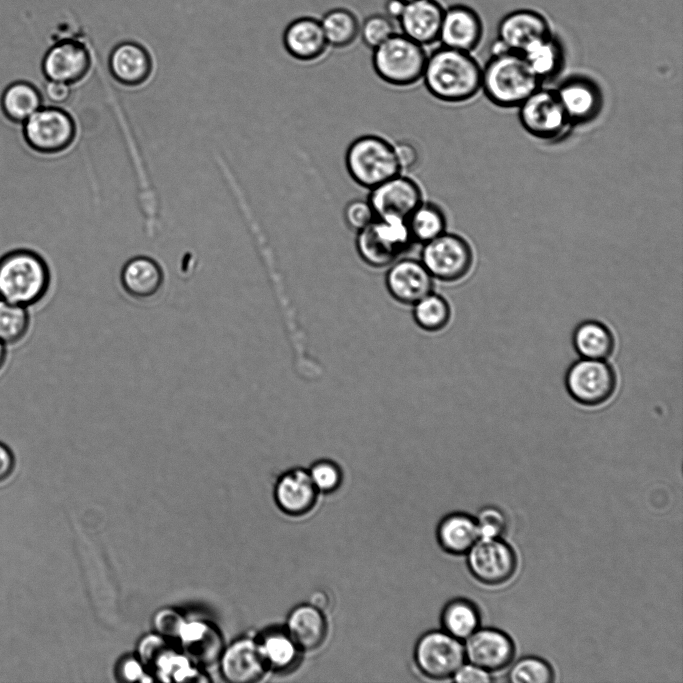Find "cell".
I'll return each instance as SVG.
<instances>
[{
  "label": "cell",
  "mask_w": 683,
  "mask_h": 683,
  "mask_svg": "<svg viewBox=\"0 0 683 683\" xmlns=\"http://www.w3.org/2000/svg\"><path fill=\"white\" fill-rule=\"evenodd\" d=\"M481 76L482 68L471 53L438 45L427 55L421 80L434 98L457 104L481 90Z\"/></svg>",
  "instance_id": "6da1fadb"
},
{
  "label": "cell",
  "mask_w": 683,
  "mask_h": 683,
  "mask_svg": "<svg viewBox=\"0 0 683 683\" xmlns=\"http://www.w3.org/2000/svg\"><path fill=\"white\" fill-rule=\"evenodd\" d=\"M51 271L38 252L19 248L0 257V300L25 308L40 304L51 287Z\"/></svg>",
  "instance_id": "7a4b0ae2"
},
{
  "label": "cell",
  "mask_w": 683,
  "mask_h": 683,
  "mask_svg": "<svg viewBox=\"0 0 683 683\" xmlns=\"http://www.w3.org/2000/svg\"><path fill=\"white\" fill-rule=\"evenodd\" d=\"M540 84L525 58L515 52L494 54L482 69L481 89L499 107H518Z\"/></svg>",
  "instance_id": "3957f363"
},
{
  "label": "cell",
  "mask_w": 683,
  "mask_h": 683,
  "mask_svg": "<svg viewBox=\"0 0 683 683\" xmlns=\"http://www.w3.org/2000/svg\"><path fill=\"white\" fill-rule=\"evenodd\" d=\"M427 55L426 47L395 33L373 49L372 69L388 85L409 87L422 79Z\"/></svg>",
  "instance_id": "277c9868"
},
{
  "label": "cell",
  "mask_w": 683,
  "mask_h": 683,
  "mask_svg": "<svg viewBox=\"0 0 683 683\" xmlns=\"http://www.w3.org/2000/svg\"><path fill=\"white\" fill-rule=\"evenodd\" d=\"M345 166L351 179L369 190L401 173L392 143L375 134L359 136L349 144Z\"/></svg>",
  "instance_id": "5b68a950"
},
{
  "label": "cell",
  "mask_w": 683,
  "mask_h": 683,
  "mask_svg": "<svg viewBox=\"0 0 683 683\" xmlns=\"http://www.w3.org/2000/svg\"><path fill=\"white\" fill-rule=\"evenodd\" d=\"M135 655L154 681H208L205 670L197 666L175 642L155 632L140 639Z\"/></svg>",
  "instance_id": "8992f818"
},
{
  "label": "cell",
  "mask_w": 683,
  "mask_h": 683,
  "mask_svg": "<svg viewBox=\"0 0 683 683\" xmlns=\"http://www.w3.org/2000/svg\"><path fill=\"white\" fill-rule=\"evenodd\" d=\"M413 244L406 220L393 216L376 217L355 239L360 258L374 268L391 265Z\"/></svg>",
  "instance_id": "52a82bcc"
},
{
  "label": "cell",
  "mask_w": 683,
  "mask_h": 683,
  "mask_svg": "<svg viewBox=\"0 0 683 683\" xmlns=\"http://www.w3.org/2000/svg\"><path fill=\"white\" fill-rule=\"evenodd\" d=\"M74 117L60 106H42L23 123L27 145L37 153L55 155L67 151L77 138Z\"/></svg>",
  "instance_id": "ba28073f"
},
{
  "label": "cell",
  "mask_w": 683,
  "mask_h": 683,
  "mask_svg": "<svg viewBox=\"0 0 683 683\" xmlns=\"http://www.w3.org/2000/svg\"><path fill=\"white\" fill-rule=\"evenodd\" d=\"M465 660L464 644L444 630L426 632L414 648L417 669L433 680L452 678Z\"/></svg>",
  "instance_id": "9c48e42d"
},
{
  "label": "cell",
  "mask_w": 683,
  "mask_h": 683,
  "mask_svg": "<svg viewBox=\"0 0 683 683\" xmlns=\"http://www.w3.org/2000/svg\"><path fill=\"white\" fill-rule=\"evenodd\" d=\"M469 242L456 233L445 231L423 244L421 262L434 279L455 282L465 277L473 265Z\"/></svg>",
  "instance_id": "30bf717a"
},
{
  "label": "cell",
  "mask_w": 683,
  "mask_h": 683,
  "mask_svg": "<svg viewBox=\"0 0 683 683\" xmlns=\"http://www.w3.org/2000/svg\"><path fill=\"white\" fill-rule=\"evenodd\" d=\"M617 385L613 367L604 360L582 358L573 362L565 375L571 398L584 406H598L608 401Z\"/></svg>",
  "instance_id": "8fae6325"
},
{
  "label": "cell",
  "mask_w": 683,
  "mask_h": 683,
  "mask_svg": "<svg viewBox=\"0 0 683 683\" xmlns=\"http://www.w3.org/2000/svg\"><path fill=\"white\" fill-rule=\"evenodd\" d=\"M518 107L522 127L535 138L555 140L571 125L555 90L539 87Z\"/></svg>",
  "instance_id": "7c38bea8"
},
{
  "label": "cell",
  "mask_w": 683,
  "mask_h": 683,
  "mask_svg": "<svg viewBox=\"0 0 683 683\" xmlns=\"http://www.w3.org/2000/svg\"><path fill=\"white\" fill-rule=\"evenodd\" d=\"M91 50L74 37H61L45 52L41 70L47 81L74 86L85 80L92 69Z\"/></svg>",
  "instance_id": "4fadbf2b"
},
{
  "label": "cell",
  "mask_w": 683,
  "mask_h": 683,
  "mask_svg": "<svg viewBox=\"0 0 683 683\" xmlns=\"http://www.w3.org/2000/svg\"><path fill=\"white\" fill-rule=\"evenodd\" d=\"M550 37L548 22L541 14L532 10H516L500 21L494 54L510 51L522 55Z\"/></svg>",
  "instance_id": "5bb4252c"
},
{
  "label": "cell",
  "mask_w": 683,
  "mask_h": 683,
  "mask_svg": "<svg viewBox=\"0 0 683 683\" xmlns=\"http://www.w3.org/2000/svg\"><path fill=\"white\" fill-rule=\"evenodd\" d=\"M466 554L470 572L484 584H501L516 568L512 549L498 538H479Z\"/></svg>",
  "instance_id": "9a60e30c"
},
{
  "label": "cell",
  "mask_w": 683,
  "mask_h": 683,
  "mask_svg": "<svg viewBox=\"0 0 683 683\" xmlns=\"http://www.w3.org/2000/svg\"><path fill=\"white\" fill-rule=\"evenodd\" d=\"M367 200L376 217L393 216L407 219L423 201L420 185L401 173L370 189Z\"/></svg>",
  "instance_id": "2e32d148"
},
{
  "label": "cell",
  "mask_w": 683,
  "mask_h": 683,
  "mask_svg": "<svg viewBox=\"0 0 683 683\" xmlns=\"http://www.w3.org/2000/svg\"><path fill=\"white\" fill-rule=\"evenodd\" d=\"M222 677L232 683H255L269 672L255 637L244 636L225 648L217 664Z\"/></svg>",
  "instance_id": "e0dca14e"
},
{
  "label": "cell",
  "mask_w": 683,
  "mask_h": 683,
  "mask_svg": "<svg viewBox=\"0 0 683 683\" xmlns=\"http://www.w3.org/2000/svg\"><path fill=\"white\" fill-rule=\"evenodd\" d=\"M108 69L117 83L136 88L150 80L154 72V61L143 44L135 40H122L110 50Z\"/></svg>",
  "instance_id": "ac0fdd59"
},
{
  "label": "cell",
  "mask_w": 683,
  "mask_h": 683,
  "mask_svg": "<svg viewBox=\"0 0 683 683\" xmlns=\"http://www.w3.org/2000/svg\"><path fill=\"white\" fill-rule=\"evenodd\" d=\"M175 643L203 670L217 665L225 648L219 629L204 619H186Z\"/></svg>",
  "instance_id": "d6986e66"
},
{
  "label": "cell",
  "mask_w": 683,
  "mask_h": 683,
  "mask_svg": "<svg viewBox=\"0 0 683 683\" xmlns=\"http://www.w3.org/2000/svg\"><path fill=\"white\" fill-rule=\"evenodd\" d=\"M482 21L468 5L456 4L444 9L438 35L441 46L471 53L480 43Z\"/></svg>",
  "instance_id": "ffe728a7"
},
{
  "label": "cell",
  "mask_w": 683,
  "mask_h": 683,
  "mask_svg": "<svg viewBox=\"0 0 683 683\" xmlns=\"http://www.w3.org/2000/svg\"><path fill=\"white\" fill-rule=\"evenodd\" d=\"M433 279L421 260L402 258L390 265L385 281L394 299L413 305L433 292Z\"/></svg>",
  "instance_id": "44dd1931"
},
{
  "label": "cell",
  "mask_w": 683,
  "mask_h": 683,
  "mask_svg": "<svg viewBox=\"0 0 683 683\" xmlns=\"http://www.w3.org/2000/svg\"><path fill=\"white\" fill-rule=\"evenodd\" d=\"M319 492L308 470L290 469L279 476L274 486V500L286 515L299 517L315 507Z\"/></svg>",
  "instance_id": "7402d4cb"
},
{
  "label": "cell",
  "mask_w": 683,
  "mask_h": 683,
  "mask_svg": "<svg viewBox=\"0 0 683 683\" xmlns=\"http://www.w3.org/2000/svg\"><path fill=\"white\" fill-rule=\"evenodd\" d=\"M443 13L436 0L406 2L397 21L399 32L424 47L436 45Z\"/></svg>",
  "instance_id": "603a6c76"
},
{
  "label": "cell",
  "mask_w": 683,
  "mask_h": 683,
  "mask_svg": "<svg viewBox=\"0 0 683 683\" xmlns=\"http://www.w3.org/2000/svg\"><path fill=\"white\" fill-rule=\"evenodd\" d=\"M464 644L465 657L469 663L487 671H497L506 667L514 655L511 639L495 629H477Z\"/></svg>",
  "instance_id": "cb8c5ba5"
},
{
  "label": "cell",
  "mask_w": 683,
  "mask_h": 683,
  "mask_svg": "<svg viewBox=\"0 0 683 683\" xmlns=\"http://www.w3.org/2000/svg\"><path fill=\"white\" fill-rule=\"evenodd\" d=\"M555 91L571 125L594 119L601 109L599 88L588 79H569Z\"/></svg>",
  "instance_id": "d4e9b609"
},
{
  "label": "cell",
  "mask_w": 683,
  "mask_h": 683,
  "mask_svg": "<svg viewBox=\"0 0 683 683\" xmlns=\"http://www.w3.org/2000/svg\"><path fill=\"white\" fill-rule=\"evenodd\" d=\"M164 283V271L152 257L139 255L127 260L120 271L123 291L133 299L146 300L156 296Z\"/></svg>",
  "instance_id": "484cf974"
},
{
  "label": "cell",
  "mask_w": 683,
  "mask_h": 683,
  "mask_svg": "<svg viewBox=\"0 0 683 683\" xmlns=\"http://www.w3.org/2000/svg\"><path fill=\"white\" fill-rule=\"evenodd\" d=\"M256 639L269 672L290 673L299 666L303 650L285 627L268 628Z\"/></svg>",
  "instance_id": "4316f807"
},
{
  "label": "cell",
  "mask_w": 683,
  "mask_h": 683,
  "mask_svg": "<svg viewBox=\"0 0 683 683\" xmlns=\"http://www.w3.org/2000/svg\"><path fill=\"white\" fill-rule=\"evenodd\" d=\"M283 45L292 58L303 62L317 60L328 48L320 21L311 17H301L288 24Z\"/></svg>",
  "instance_id": "83f0119b"
},
{
  "label": "cell",
  "mask_w": 683,
  "mask_h": 683,
  "mask_svg": "<svg viewBox=\"0 0 683 683\" xmlns=\"http://www.w3.org/2000/svg\"><path fill=\"white\" fill-rule=\"evenodd\" d=\"M303 652L323 645L328 634V623L323 610L312 603L295 606L284 626Z\"/></svg>",
  "instance_id": "f1b7e54d"
},
{
  "label": "cell",
  "mask_w": 683,
  "mask_h": 683,
  "mask_svg": "<svg viewBox=\"0 0 683 683\" xmlns=\"http://www.w3.org/2000/svg\"><path fill=\"white\" fill-rule=\"evenodd\" d=\"M436 536L441 548L454 555L466 554L479 539L475 519L463 513L445 516L437 526Z\"/></svg>",
  "instance_id": "f546056e"
},
{
  "label": "cell",
  "mask_w": 683,
  "mask_h": 683,
  "mask_svg": "<svg viewBox=\"0 0 683 683\" xmlns=\"http://www.w3.org/2000/svg\"><path fill=\"white\" fill-rule=\"evenodd\" d=\"M0 105L5 117L14 123H24L43 106L39 89L32 83L17 80L3 91Z\"/></svg>",
  "instance_id": "4dcf8cb0"
},
{
  "label": "cell",
  "mask_w": 683,
  "mask_h": 683,
  "mask_svg": "<svg viewBox=\"0 0 683 683\" xmlns=\"http://www.w3.org/2000/svg\"><path fill=\"white\" fill-rule=\"evenodd\" d=\"M572 343L582 358L604 360L613 353L615 339L605 324L586 320L574 329Z\"/></svg>",
  "instance_id": "1f68e13d"
},
{
  "label": "cell",
  "mask_w": 683,
  "mask_h": 683,
  "mask_svg": "<svg viewBox=\"0 0 683 683\" xmlns=\"http://www.w3.org/2000/svg\"><path fill=\"white\" fill-rule=\"evenodd\" d=\"M406 223L414 243L425 244L446 231L444 210L435 202L422 201L407 217Z\"/></svg>",
  "instance_id": "d6a6232c"
},
{
  "label": "cell",
  "mask_w": 683,
  "mask_h": 683,
  "mask_svg": "<svg viewBox=\"0 0 683 683\" xmlns=\"http://www.w3.org/2000/svg\"><path fill=\"white\" fill-rule=\"evenodd\" d=\"M328 46L341 48L351 44L359 35L356 16L344 8H335L319 20Z\"/></svg>",
  "instance_id": "836d02e7"
},
{
  "label": "cell",
  "mask_w": 683,
  "mask_h": 683,
  "mask_svg": "<svg viewBox=\"0 0 683 683\" xmlns=\"http://www.w3.org/2000/svg\"><path fill=\"white\" fill-rule=\"evenodd\" d=\"M441 624L445 632L462 641L478 629L479 614L471 602L455 599L444 607Z\"/></svg>",
  "instance_id": "e575fe53"
},
{
  "label": "cell",
  "mask_w": 683,
  "mask_h": 683,
  "mask_svg": "<svg viewBox=\"0 0 683 683\" xmlns=\"http://www.w3.org/2000/svg\"><path fill=\"white\" fill-rule=\"evenodd\" d=\"M31 317L28 308L0 300V341L15 346L28 335Z\"/></svg>",
  "instance_id": "d590c367"
},
{
  "label": "cell",
  "mask_w": 683,
  "mask_h": 683,
  "mask_svg": "<svg viewBox=\"0 0 683 683\" xmlns=\"http://www.w3.org/2000/svg\"><path fill=\"white\" fill-rule=\"evenodd\" d=\"M413 308V317L423 330L436 332L449 322L451 309L447 301L433 292L418 300Z\"/></svg>",
  "instance_id": "8d00e7d4"
},
{
  "label": "cell",
  "mask_w": 683,
  "mask_h": 683,
  "mask_svg": "<svg viewBox=\"0 0 683 683\" xmlns=\"http://www.w3.org/2000/svg\"><path fill=\"white\" fill-rule=\"evenodd\" d=\"M522 56L541 81L557 74L563 58L560 46L552 37L531 48Z\"/></svg>",
  "instance_id": "74e56055"
},
{
  "label": "cell",
  "mask_w": 683,
  "mask_h": 683,
  "mask_svg": "<svg viewBox=\"0 0 683 683\" xmlns=\"http://www.w3.org/2000/svg\"><path fill=\"white\" fill-rule=\"evenodd\" d=\"M395 33H400L398 23L384 14L368 16L359 28L360 39L370 49H375Z\"/></svg>",
  "instance_id": "f35d334b"
},
{
  "label": "cell",
  "mask_w": 683,
  "mask_h": 683,
  "mask_svg": "<svg viewBox=\"0 0 683 683\" xmlns=\"http://www.w3.org/2000/svg\"><path fill=\"white\" fill-rule=\"evenodd\" d=\"M509 680L514 683H548L553 680V672L542 659L527 657L513 665Z\"/></svg>",
  "instance_id": "ab89813d"
},
{
  "label": "cell",
  "mask_w": 683,
  "mask_h": 683,
  "mask_svg": "<svg viewBox=\"0 0 683 683\" xmlns=\"http://www.w3.org/2000/svg\"><path fill=\"white\" fill-rule=\"evenodd\" d=\"M310 478L319 493H332L342 483L340 467L330 460H319L308 470Z\"/></svg>",
  "instance_id": "60d3db41"
},
{
  "label": "cell",
  "mask_w": 683,
  "mask_h": 683,
  "mask_svg": "<svg viewBox=\"0 0 683 683\" xmlns=\"http://www.w3.org/2000/svg\"><path fill=\"white\" fill-rule=\"evenodd\" d=\"M375 218L374 210L367 199H353L343 210L346 226L356 233L367 227Z\"/></svg>",
  "instance_id": "b9f144b4"
},
{
  "label": "cell",
  "mask_w": 683,
  "mask_h": 683,
  "mask_svg": "<svg viewBox=\"0 0 683 683\" xmlns=\"http://www.w3.org/2000/svg\"><path fill=\"white\" fill-rule=\"evenodd\" d=\"M186 617L176 609L163 608L153 617L154 632L175 642Z\"/></svg>",
  "instance_id": "7bdbcfd3"
},
{
  "label": "cell",
  "mask_w": 683,
  "mask_h": 683,
  "mask_svg": "<svg viewBox=\"0 0 683 683\" xmlns=\"http://www.w3.org/2000/svg\"><path fill=\"white\" fill-rule=\"evenodd\" d=\"M479 538H498L504 531L506 521L504 515L495 508H485L475 519Z\"/></svg>",
  "instance_id": "ee69618b"
},
{
  "label": "cell",
  "mask_w": 683,
  "mask_h": 683,
  "mask_svg": "<svg viewBox=\"0 0 683 683\" xmlns=\"http://www.w3.org/2000/svg\"><path fill=\"white\" fill-rule=\"evenodd\" d=\"M117 676L126 682H152L143 663L136 655L124 657L117 666Z\"/></svg>",
  "instance_id": "f6af8a7d"
},
{
  "label": "cell",
  "mask_w": 683,
  "mask_h": 683,
  "mask_svg": "<svg viewBox=\"0 0 683 683\" xmlns=\"http://www.w3.org/2000/svg\"><path fill=\"white\" fill-rule=\"evenodd\" d=\"M400 171L412 170L419 161V152L414 144L406 140L392 143Z\"/></svg>",
  "instance_id": "bcb514c9"
},
{
  "label": "cell",
  "mask_w": 683,
  "mask_h": 683,
  "mask_svg": "<svg viewBox=\"0 0 683 683\" xmlns=\"http://www.w3.org/2000/svg\"><path fill=\"white\" fill-rule=\"evenodd\" d=\"M452 679L459 683H486L491 681L489 671L472 663L463 664L453 675Z\"/></svg>",
  "instance_id": "7dc6e473"
},
{
  "label": "cell",
  "mask_w": 683,
  "mask_h": 683,
  "mask_svg": "<svg viewBox=\"0 0 683 683\" xmlns=\"http://www.w3.org/2000/svg\"><path fill=\"white\" fill-rule=\"evenodd\" d=\"M46 98L55 106L66 103L72 93V86L56 81H47L44 86Z\"/></svg>",
  "instance_id": "c3c4849f"
},
{
  "label": "cell",
  "mask_w": 683,
  "mask_h": 683,
  "mask_svg": "<svg viewBox=\"0 0 683 683\" xmlns=\"http://www.w3.org/2000/svg\"><path fill=\"white\" fill-rule=\"evenodd\" d=\"M16 465L12 449L0 441V483L6 481L14 472Z\"/></svg>",
  "instance_id": "681fc988"
},
{
  "label": "cell",
  "mask_w": 683,
  "mask_h": 683,
  "mask_svg": "<svg viewBox=\"0 0 683 683\" xmlns=\"http://www.w3.org/2000/svg\"><path fill=\"white\" fill-rule=\"evenodd\" d=\"M405 4L402 0H387L384 7L385 15L397 22L404 10Z\"/></svg>",
  "instance_id": "f907efd6"
},
{
  "label": "cell",
  "mask_w": 683,
  "mask_h": 683,
  "mask_svg": "<svg viewBox=\"0 0 683 683\" xmlns=\"http://www.w3.org/2000/svg\"><path fill=\"white\" fill-rule=\"evenodd\" d=\"M8 358L7 346L0 341V373L6 365Z\"/></svg>",
  "instance_id": "816d5d0a"
},
{
  "label": "cell",
  "mask_w": 683,
  "mask_h": 683,
  "mask_svg": "<svg viewBox=\"0 0 683 683\" xmlns=\"http://www.w3.org/2000/svg\"><path fill=\"white\" fill-rule=\"evenodd\" d=\"M402 1H404V2L406 3V2H409V1H412V0H402Z\"/></svg>",
  "instance_id": "f5cc1de1"
}]
</instances>
